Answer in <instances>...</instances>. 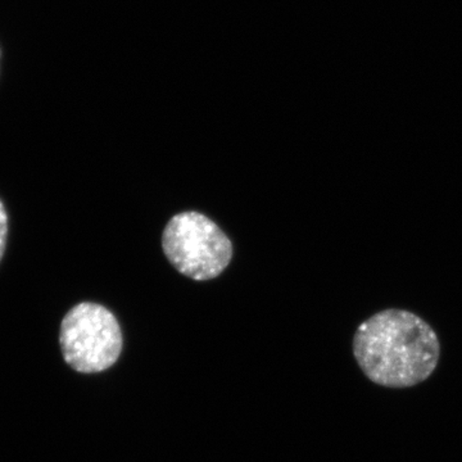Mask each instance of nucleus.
I'll use <instances>...</instances> for the list:
<instances>
[{
    "instance_id": "1",
    "label": "nucleus",
    "mask_w": 462,
    "mask_h": 462,
    "mask_svg": "<svg viewBox=\"0 0 462 462\" xmlns=\"http://www.w3.org/2000/svg\"><path fill=\"white\" fill-rule=\"evenodd\" d=\"M355 360L374 384L407 389L436 372L440 342L436 330L415 312L385 309L357 328L352 342Z\"/></svg>"
},
{
    "instance_id": "2",
    "label": "nucleus",
    "mask_w": 462,
    "mask_h": 462,
    "mask_svg": "<svg viewBox=\"0 0 462 462\" xmlns=\"http://www.w3.org/2000/svg\"><path fill=\"white\" fill-rule=\"evenodd\" d=\"M162 248L169 263L197 282L217 278L229 266L233 245L220 227L199 212H182L167 223Z\"/></svg>"
},
{
    "instance_id": "3",
    "label": "nucleus",
    "mask_w": 462,
    "mask_h": 462,
    "mask_svg": "<svg viewBox=\"0 0 462 462\" xmlns=\"http://www.w3.org/2000/svg\"><path fill=\"white\" fill-rule=\"evenodd\" d=\"M60 345L66 364L75 372L102 373L120 358L123 331L116 316L105 306L79 303L63 318Z\"/></svg>"
},
{
    "instance_id": "4",
    "label": "nucleus",
    "mask_w": 462,
    "mask_h": 462,
    "mask_svg": "<svg viewBox=\"0 0 462 462\" xmlns=\"http://www.w3.org/2000/svg\"><path fill=\"white\" fill-rule=\"evenodd\" d=\"M8 238V214L2 200H0V261L5 256Z\"/></svg>"
}]
</instances>
